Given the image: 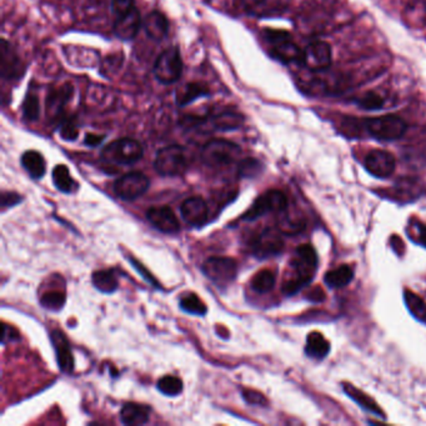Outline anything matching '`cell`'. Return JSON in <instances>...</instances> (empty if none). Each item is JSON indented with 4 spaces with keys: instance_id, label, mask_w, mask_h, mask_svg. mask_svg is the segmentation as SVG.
<instances>
[{
    "instance_id": "obj_45",
    "label": "cell",
    "mask_w": 426,
    "mask_h": 426,
    "mask_svg": "<svg viewBox=\"0 0 426 426\" xmlns=\"http://www.w3.org/2000/svg\"><path fill=\"white\" fill-rule=\"evenodd\" d=\"M416 230H418V237L421 244L426 245V225L421 224L419 221H415Z\"/></svg>"
},
{
    "instance_id": "obj_20",
    "label": "cell",
    "mask_w": 426,
    "mask_h": 426,
    "mask_svg": "<svg viewBox=\"0 0 426 426\" xmlns=\"http://www.w3.org/2000/svg\"><path fill=\"white\" fill-rule=\"evenodd\" d=\"M146 35L155 42H162L169 32V22L167 16L160 11H151L143 22Z\"/></svg>"
},
{
    "instance_id": "obj_1",
    "label": "cell",
    "mask_w": 426,
    "mask_h": 426,
    "mask_svg": "<svg viewBox=\"0 0 426 426\" xmlns=\"http://www.w3.org/2000/svg\"><path fill=\"white\" fill-rule=\"evenodd\" d=\"M318 266V255L310 244H302L297 249L295 258L292 261V274L283 285V292L292 295L302 286L312 281Z\"/></svg>"
},
{
    "instance_id": "obj_39",
    "label": "cell",
    "mask_w": 426,
    "mask_h": 426,
    "mask_svg": "<svg viewBox=\"0 0 426 426\" xmlns=\"http://www.w3.org/2000/svg\"><path fill=\"white\" fill-rule=\"evenodd\" d=\"M134 8V0H112V11L114 16H124Z\"/></svg>"
},
{
    "instance_id": "obj_4",
    "label": "cell",
    "mask_w": 426,
    "mask_h": 426,
    "mask_svg": "<svg viewBox=\"0 0 426 426\" xmlns=\"http://www.w3.org/2000/svg\"><path fill=\"white\" fill-rule=\"evenodd\" d=\"M154 167L162 177L183 175L189 167L188 150L182 146H169L157 153Z\"/></svg>"
},
{
    "instance_id": "obj_5",
    "label": "cell",
    "mask_w": 426,
    "mask_h": 426,
    "mask_svg": "<svg viewBox=\"0 0 426 426\" xmlns=\"http://www.w3.org/2000/svg\"><path fill=\"white\" fill-rule=\"evenodd\" d=\"M242 154V149L232 141L224 139H214L201 149V160L208 167H230L237 162Z\"/></svg>"
},
{
    "instance_id": "obj_15",
    "label": "cell",
    "mask_w": 426,
    "mask_h": 426,
    "mask_svg": "<svg viewBox=\"0 0 426 426\" xmlns=\"http://www.w3.org/2000/svg\"><path fill=\"white\" fill-rule=\"evenodd\" d=\"M365 169L377 178H389L394 173L396 160L391 153L381 149L372 150L365 157Z\"/></svg>"
},
{
    "instance_id": "obj_26",
    "label": "cell",
    "mask_w": 426,
    "mask_h": 426,
    "mask_svg": "<svg viewBox=\"0 0 426 426\" xmlns=\"http://www.w3.org/2000/svg\"><path fill=\"white\" fill-rule=\"evenodd\" d=\"M53 183H54L57 189L63 191L65 194H71L74 193L78 189V184L76 183V180L71 178V173H69V169L66 167V165H57L53 169Z\"/></svg>"
},
{
    "instance_id": "obj_36",
    "label": "cell",
    "mask_w": 426,
    "mask_h": 426,
    "mask_svg": "<svg viewBox=\"0 0 426 426\" xmlns=\"http://www.w3.org/2000/svg\"><path fill=\"white\" fill-rule=\"evenodd\" d=\"M355 103L359 108L364 110H380L384 107V99L377 93L369 92L365 95L356 99Z\"/></svg>"
},
{
    "instance_id": "obj_6",
    "label": "cell",
    "mask_w": 426,
    "mask_h": 426,
    "mask_svg": "<svg viewBox=\"0 0 426 426\" xmlns=\"http://www.w3.org/2000/svg\"><path fill=\"white\" fill-rule=\"evenodd\" d=\"M143 154L144 150L139 141L130 138H122L104 148L102 151V159L104 162L110 164L130 165L139 162L143 158Z\"/></svg>"
},
{
    "instance_id": "obj_30",
    "label": "cell",
    "mask_w": 426,
    "mask_h": 426,
    "mask_svg": "<svg viewBox=\"0 0 426 426\" xmlns=\"http://www.w3.org/2000/svg\"><path fill=\"white\" fill-rule=\"evenodd\" d=\"M344 390H345L348 395L350 396L351 399L355 400L356 403L360 405L362 408H364V409L383 415V411L379 409L377 403H375L370 396H367V394H364L362 391H360L359 389H356L355 386H351L349 384H346V385H344Z\"/></svg>"
},
{
    "instance_id": "obj_41",
    "label": "cell",
    "mask_w": 426,
    "mask_h": 426,
    "mask_svg": "<svg viewBox=\"0 0 426 426\" xmlns=\"http://www.w3.org/2000/svg\"><path fill=\"white\" fill-rule=\"evenodd\" d=\"M265 0H234V4L237 6V9L242 11H253L254 8L263 4Z\"/></svg>"
},
{
    "instance_id": "obj_16",
    "label": "cell",
    "mask_w": 426,
    "mask_h": 426,
    "mask_svg": "<svg viewBox=\"0 0 426 426\" xmlns=\"http://www.w3.org/2000/svg\"><path fill=\"white\" fill-rule=\"evenodd\" d=\"M146 219L159 232L175 234L180 232V223L170 206H154L146 211Z\"/></svg>"
},
{
    "instance_id": "obj_25",
    "label": "cell",
    "mask_w": 426,
    "mask_h": 426,
    "mask_svg": "<svg viewBox=\"0 0 426 426\" xmlns=\"http://www.w3.org/2000/svg\"><path fill=\"white\" fill-rule=\"evenodd\" d=\"M330 343L324 338V335L319 331H314L308 335L305 353L314 359H324L329 354Z\"/></svg>"
},
{
    "instance_id": "obj_40",
    "label": "cell",
    "mask_w": 426,
    "mask_h": 426,
    "mask_svg": "<svg viewBox=\"0 0 426 426\" xmlns=\"http://www.w3.org/2000/svg\"><path fill=\"white\" fill-rule=\"evenodd\" d=\"M243 398L247 403L252 405H265L266 399L264 395L260 394L255 390H243Z\"/></svg>"
},
{
    "instance_id": "obj_44",
    "label": "cell",
    "mask_w": 426,
    "mask_h": 426,
    "mask_svg": "<svg viewBox=\"0 0 426 426\" xmlns=\"http://www.w3.org/2000/svg\"><path fill=\"white\" fill-rule=\"evenodd\" d=\"M104 139H105L104 135L87 134L85 139H84V143L88 146H93L94 148V146H100L103 143Z\"/></svg>"
},
{
    "instance_id": "obj_32",
    "label": "cell",
    "mask_w": 426,
    "mask_h": 426,
    "mask_svg": "<svg viewBox=\"0 0 426 426\" xmlns=\"http://www.w3.org/2000/svg\"><path fill=\"white\" fill-rule=\"evenodd\" d=\"M158 389L167 396H177L183 391V381L173 375H165L158 381Z\"/></svg>"
},
{
    "instance_id": "obj_2",
    "label": "cell",
    "mask_w": 426,
    "mask_h": 426,
    "mask_svg": "<svg viewBox=\"0 0 426 426\" xmlns=\"http://www.w3.org/2000/svg\"><path fill=\"white\" fill-rule=\"evenodd\" d=\"M264 39L270 45L269 53L274 59L284 64L304 65V50L292 40V34L285 30L265 29Z\"/></svg>"
},
{
    "instance_id": "obj_19",
    "label": "cell",
    "mask_w": 426,
    "mask_h": 426,
    "mask_svg": "<svg viewBox=\"0 0 426 426\" xmlns=\"http://www.w3.org/2000/svg\"><path fill=\"white\" fill-rule=\"evenodd\" d=\"M141 27V13L134 6L131 11L125 13L124 16L117 18L114 23V34L122 40H131L136 37Z\"/></svg>"
},
{
    "instance_id": "obj_17",
    "label": "cell",
    "mask_w": 426,
    "mask_h": 426,
    "mask_svg": "<svg viewBox=\"0 0 426 426\" xmlns=\"http://www.w3.org/2000/svg\"><path fill=\"white\" fill-rule=\"evenodd\" d=\"M180 211L185 223H188L191 227H203L209 220V208L206 200L200 196H193L185 200Z\"/></svg>"
},
{
    "instance_id": "obj_22",
    "label": "cell",
    "mask_w": 426,
    "mask_h": 426,
    "mask_svg": "<svg viewBox=\"0 0 426 426\" xmlns=\"http://www.w3.org/2000/svg\"><path fill=\"white\" fill-rule=\"evenodd\" d=\"M150 408L146 405L128 403L120 410V419L125 425H144L149 421Z\"/></svg>"
},
{
    "instance_id": "obj_31",
    "label": "cell",
    "mask_w": 426,
    "mask_h": 426,
    "mask_svg": "<svg viewBox=\"0 0 426 426\" xmlns=\"http://www.w3.org/2000/svg\"><path fill=\"white\" fill-rule=\"evenodd\" d=\"M180 308L183 309L184 312H187V313L198 315V316H203L208 312L206 304L194 292L188 294V295H185V297L180 299Z\"/></svg>"
},
{
    "instance_id": "obj_46",
    "label": "cell",
    "mask_w": 426,
    "mask_h": 426,
    "mask_svg": "<svg viewBox=\"0 0 426 426\" xmlns=\"http://www.w3.org/2000/svg\"><path fill=\"white\" fill-rule=\"evenodd\" d=\"M318 292H320V297H319V299H320V300H323L324 292H323V290H320V288H319ZM310 297H314V302H319L318 297H316V294H315V292H314L313 295H310Z\"/></svg>"
},
{
    "instance_id": "obj_38",
    "label": "cell",
    "mask_w": 426,
    "mask_h": 426,
    "mask_svg": "<svg viewBox=\"0 0 426 426\" xmlns=\"http://www.w3.org/2000/svg\"><path fill=\"white\" fill-rule=\"evenodd\" d=\"M60 135L64 141H76L78 135H79V130H78L76 122L73 119H68V120L63 122L61 128H60Z\"/></svg>"
},
{
    "instance_id": "obj_9",
    "label": "cell",
    "mask_w": 426,
    "mask_h": 426,
    "mask_svg": "<svg viewBox=\"0 0 426 426\" xmlns=\"http://www.w3.org/2000/svg\"><path fill=\"white\" fill-rule=\"evenodd\" d=\"M201 269L204 276L219 288L229 285L237 274V261L225 256H211L206 260Z\"/></svg>"
},
{
    "instance_id": "obj_27",
    "label": "cell",
    "mask_w": 426,
    "mask_h": 426,
    "mask_svg": "<svg viewBox=\"0 0 426 426\" xmlns=\"http://www.w3.org/2000/svg\"><path fill=\"white\" fill-rule=\"evenodd\" d=\"M92 281L93 285L95 286L99 292L105 294H112L119 286L118 279L112 270H99L93 273Z\"/></svg>"
},
{
    "instance_id": "obj_21",
    "label": "cell",
    "mask_w": 426,
    "mask_h": 426,
    "mask_svg": "<svg viewBox=\"0 0 426 426\" xmlns=\"http://www.w3.org/2000/svg\"><path fill=\"white\" fill-rule=\"evenodd\" d=\"M52 341L57 353V360L61 372H71L74 369V357L64 335L60 331H53Z\"/></svg>"
},
{
    "instance_id": "obj_18",
    "label": "cell",
    "mask_w": 426,
    "mask_h": 426,
    "mask_svg": "<svg viewBox=\"0 0 426 426\" xmlns=\"http://www.w3.org/2000/svg\"><path fill=\"white\" fill-rule=\"evenodd\" d=\"M73 95V88L71 84H64L59 88L50 89L47 95V117L50 120H57L60 118L61 113L64 112L65 105L71 100Z\"/></svg>"
},
{
    "instance_id": "obj_29",
    "label": "cell",
    "mask_w": 426,
    "mask_h": 426,
    "mask_svg": "<svg viewBox=\"0 0 426 426\" xmlns=\"http://www.w3.org/2000/svg\"><path fill=\"white\" fill-rule=\"evenodd\" d=\"M274 285H276V274L269 269L260 270L259 273L254 276L252 280L253 290L260 294L269 292L270 290H273Z\"/></svg>"
},
{
    "instance_id": "obj_42",
    "label": "cell",
    "mask_w": 426,
    "mask_h": 426,
    "mask_svg": "<svg viewBox=\"0 0 426 426\" xmlns=\"http://www.w3.org/2000/svg\"><path fill=\"white\" fill-rule=\"evenodd\" d=\"M22 200L20 195L16 194V193H4L1 196V206L3 208H11L14 206Z\"/></svg>"
},
{
    "instance_id": "obj_8",
    "label": "cell",
    "mask_w": 426,
    "mask_h": 426,
    "mask_svg": "<svg viewBox=\"0 0 426 426\" xmlns=\"http://www.w3.org/2000/svg\"><path fill=\"white\" fill-rule=\"evenodd\" d=\"M183 74V59L177 47L164 50L154 65V76L162 84H173Z\"/></svg>"
},
{
    "instance_id": "obj_34",
    "label": "cell",
    "mask_w": 426,
    "mask_h": 426,
    "mask_svg": "<svg viewBox=\"0 0 426 426\" xmlns=\"http://www.w3.org/2000/svg\"><path fill=\"white\" fill-rule=\"evenodd\" d=\"M405 302L411 313L415 315L416 318L425 320L426 319V304L419 295H416L410 290L405 292Z\"/></svg>"
},
{
    "instance_id": "obj_14",
    "label": "cell",
    "mask_w": 426,
    "mask_h": 426,
    "mask_svg": "<svg viewBox=\"0 0 426 426\" xmlns=\"http://www.w3.org/2000/svg\"><path fill=\"white\" fill-rule=\"evenodd\" d=\"M24 64L16 49L6 39L0 45V74L4 81H18L24 76Z\"/></svg>"
},
{
    "instance_id": "obj_12",
    "label": "cell",
    "mask_w": 426,
    "mask_h": 426,
    "mask_svg": "<svg viewBox=\"0 0 426 426\" xmlns=\"http://www.w3.org/2000/svg\"><path fill=\"white\" fill-rule=\"evenodd\" d=\"M250 249L256 258L265 259L280 254L284 250V240L276 229L266 227L254 237Z\"/></svg>"
},
{
    "instance_id": "obj_23",
    "label": "cell",
    "mask_w": 426,
    "mask_h": 426,
    "mask_svg": "<svg viewBox=\"0 0 426 426\" xmlns=\"http://www.w3.org/2000/svg\"><path fill=\"white\" fill-rule=\"evenodd\" d=\"M22 165L32 179L43 178L47 164L43 155L37 150H28L22 155Z\"/></svg>"
},
{
    "instance_id": "obj_10",
    "label": "cell",
    "mask_w": 426,
    "mask_h": 426,
    "mask_svg": "<svg viewBox=\"0 0 426 426\" xmlns=\"http://www.w3.org/2000/svg\"><path fill=\"white\" fill-rule=\"evenodd\" d=\"M288 206L285 194L280 190H269L254 201L253 206L243 215L244 220H255L269 213H281Z\"/></svg>"
},
{
    "instance_id": "obj_33",
    "label": "cell",
    "mask_w": 426,
    "mask_h": 426,
    "mask_svg": "<svg viewBox=\"0 0 426 426\" xmlns=\"http://www.w3.org/2000/svg\"><path fill=\"white\" fill-rule=\"evenodd\" d=\"M22 110L24 120H27V122L38 120L40 105H39L38 97L34 93H28L27 97L24 99V103H23Z\"/></svg>"
},
{
    "instance_id": "obj_11",
    "label": "cell",
    "mask_w": 426,
    "mask_h": 426,
    "mask_svg": "<svg viewBox=\"0 0 426 426\" xmlns=\"http://www.w3.org/2000/svg\"><path fill=\"white\" fill-rule=\"evenodd\" d=\"M150 182L146 174L141 172H130L125 174L114 183V191L120 199L131 201L141 198L149 189Z\"/></svg>"
},
{
    "instance_id": "obj_24",
    "label": "cell",
    "mask_w": 426,
    "mask_h": 426,
    "mask_svg": "<svg viewBox=\"0 0 426 426\" xmlns=\"http://www.w3.org/2000/svg\"><path fill=\"white\" fill-rule=\"evenodd\" d=\"M209 89L200 83H189L179 89L177 93V104L179 107H185L193 103L196 99L209 95Z\"/></svg>"
},
{
    "instance_id": "obj_3",
    "label": "cell",
    "mask_w": 426,
    "mask_h": 426,
    "mask_svg": "<svg viewBox=\"0 0 426 426\" xmlns=\"http://www.w3.org/2000/svg\"><path fill=\"white\" fill-rule=\"evenodd\" d=\"M244 117L237 112H220V113L211 114L206 117H185L180 120V124L185 129H203V130H224L237 129L243 124Z\"/></svg>"
},
{
    "instance_id": "obj_28",
    "label": "cell",
    "mask_w": 426,
    "mask_h": 426,
    "mask_svg": "<svg viewBox=\"0 0 426 426\" xmlns=\"http://www.w3.org/2000/svg\"><path fill=\"white\" fill-rule=\"evenodd\" d=\"M354 278V270L349 265H340L339 268L330 270L326 273L324 280L330 288H343L346 286Z\"/></svg>"
},
{
    "instance_id": "obj_43",
    "label": "cell",
    "mask_w": 426,
    "mask_h": 426,
    "mask_svg": "<svg viewBox=\"0 0 426 426\" xmlns=\"http://www.w3.org/2000/svg\"><path fill=\"white\" fill-rule=\"evenodd\" d=\"M129 260L130 261H131V263H133V265H134L135 269L138 270L139 273H141V276H143V278H144V279H146L148 283H150V284H153V285H155L157 286V288H159V284H158V281L155 280V279H154L153 276H151V274H149V273L146 271V268H144V266H143L141 263H138V261H136V260L133 259V258H130Z\"/></svg>"
},
{
    "instance_id": "obj_7",
    "label": "cell",
    "mask_w": 426,
    "mask_h": 426,
    "mask_svg": "<svg viewBox=\"0 0 426 426\" xmlns=\"http://www.w3.org/2000/svg\"><path fill=\"white\" fill-rule=\"evenodd\" d=\"M364 126L372 138L381 141H398L405 134L408 128L404 119L393 114L365 119Z\"/></svg>"
},
{
    "instance_id": "obj_35",
    "label": "cell",
    "mask_w": 426,
    "mask_h": 426,
    "mask_svg": "<svg viewBox=\"0 0 426 426\" xmlns=\"http://www.w3.org/2000/svg\"><path fill=\"white\" fill-rule=\"evenodd\" d=\"M40 304L45 309L53 310V312H58V310L64 307L65 294L64 292H58V290L45 292L42 299H40Z\"/></svg>"
},
{
    "instance_id": "obj_13",
    "label": "cell",
    "mask_w": 426,
    "mask_h": 426,
    "mask_svg": "<svg viewBox=\"0 0 426 426\" xmlns=\"http://www.w3.org/2000/svg\"><path fill=\"white\" fill-rule=\"evenodd\" d=\"M331 47L323 40H313L304 49V65L312 71H323L331 65Z\"/></svg>"
},
{
    "instance_id": "obj_37",
    "label": "cell",
    "mask_w": 426,
    "mask_h": 426,
    "mask_svg": "<svg viewBox=\"0 0 426 426\" xmlns=\"http://www.w3.org/2000/svg\"><path fill=\"white\" fill-rule=\"evenodd\" d=\"M260 170H261V164L256 159H252V158L242 160L237 167L239 175L243 178H253L256 174L260 173Z\"/></svg>"
}]
</instances>
